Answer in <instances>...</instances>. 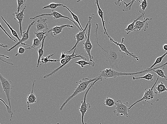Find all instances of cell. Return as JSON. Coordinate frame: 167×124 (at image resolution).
<instances>
[{
	"label": "cell",
	"instance_id": "1",
	"mask_svg": "<svg viewBox=\"0 0 167 124\" xmlns=\"http://www.w3.org/2000/svg\"><path fill=\"white\" fill-rule=\"evenodd\" d=\"M96 25V42L104 54L106 61L109 63L111 69L115 70L118 69L119 65L124 58L121 54V51L120 47L114 44L108 46H103L99 44L97 34L99 26L97 23Z\"/></svg>",
	"mask_w": 167,
	"mask_h": 124
},
{
	"label": "cell",
	"instance_id": "2",
	"mask_svg": "<svg viewBox=\"0 0 167 124\" xmlns=\"http://www.w3.org/2000/svg\"><path fill=\"white\" fill-rule=\"evenodd\" d=\"M103 78L101 76L99 75L98 77L90 79L89 78H83L82 80H81L78 82H76V83L78 84L76 88H75V90L73 92L72 94L67 98L65 102L63 103L60 108V111H62L63 108L65 107L66 105L69 103V101L71 100L72 99L76 97V96L79 94L80 93L84 92L86 90L90 83L93 82L96 80H100L102 81Z\"/></svg>",
	"mask_w": 167,
	"mask_h": 124
},
{
	"label": "cell",
	"instance_id": "3",
	"mask_svg": "<svg viewBox=\"0 0 167 124\" xmlns=\"http://www.w3.org/2000/svg\"><path fill=\"white\" fill-rule=\"evenodd\" d=\"M159 77L158 76L155 82L151 88L148 89L145 88V89L144 90V94L143 97L140 99V100L136 101L135 103L130 106V110L134 106L136 105V104L142 102L143 101H145V102H147L151 106L153 105L154 103L158 102L159 100L158 97V93L157 92L154 91V87H155L157 83L158 82L159 80Z\"/></svg>",
	"mask_w": 167,
	"mask_h": 124
},
{
	"label": "cell",
	"instance_id": "4",
	"mask_svg": "<svg viewBox=\"0 0 167 124\" xmlns=\"http://www.w3.org/2000/svg\"><path fill=\"white\" fill-rule=\"evenodd\" d=\"M148 72V70H145L141 71L135 73H123L119 72L114 70L110 68V69H106L101 71L100 75L104 79L107 80L111 78H116L121 76L138 75Z\"/></svg>",
	"mask_w": 167,
	"mask_h": 124
},
{
	"label": "cell",
	"instance_id": "5",
	"mask_svg": "<svg viewBox=\"0 0 167 124\" xmlns=\"http://www.w3.org/2000/svg\"><path fill=\"white\" fill-rule=\"evenodd\" d=\"M128 102L123 103L122 101L118 100L116 102V107L113 111L114 113L117 116H124L128 118H130L129 113L130 112V107H129Z\"/></svg>",
	"mask_w": 167,
	"mask_h": 124
},
{
	"label": "cell",
	"instance_id": "6",
	"mask_svg": "<svg viewBox=\"0 0 167 124\" xmlns=\"http://www.w3.org/2000/svg\"><path fill=\"white\" fill-rule=\"evenodd\" d=\"M92 17L93 16H89L88 17V19H89V21H88L89 22V27H88V35L87 39H86V41L84 43H83V49H84L85 52L87 53V55L89 57L90 61L95 62L93 60V57L91 54V51L93 47V45H92L90 40L91 32L92 28L91 20L92 19Z\"/></svg>",
	"mask_w": 167,
	"mask_h": 124
},
{
	"label": "cell",
	"instance_id": "7",
	"mask_svg": "<svg viewBox=\"0 0 167 124\" xmlns=\"http://www.w3.org/2000/svg\"><path fill=\"white\" fill-rule=\"evenodd\" d=\"M0 80L5 94L6 96L7 99L9 103V106L12 110L11 100V92L12 89V82L11 81L4 78L1 73L0 74Z\"/></svg>",
	"mask_w": 167,
	"mask_h": 124
},
{
	"label": "cell",
	"instance_id": "8",
	"mask_svg": "<svg viewBox=\"0 0 167 124\" xmlns=\"http://www.w3.org/2000/svg\"><path fill=\"white\" fill-rule=\"evenodd\" d=\"M100 80H96L95 81L93 82L91 84L90 87L88 88L86 92L85 93L84 95V99L81 102V105L79 108V111L81 114V121L82 124H85L84 123V117L86 113L87 112V111L88 109L91 108V105L90 103H87L86 102V98L88 92L90 91V90L91 89L93 86H94L95 83Z\"/></svg>",
	"mask_w": 167,
	"mask_h": 124
},
{
	"label": "cell",
	"instance_id": "9",
	"mask_svg": "<svg viewBox=\"0 0 167 124\" xmlns=\"http://www.w3.org/2000/svg\"><path fill=\"white\" fill-rule=\"evenodd\" d=\"M76 49V48H75L74 49V51H73L72 54L69 55L67 54L65 58V59L66 60V62L65 64L64 65L62 66L61 65L60 66L57 68V69H55L54 70L52 71L51 72L50 74L46 75H44L43 78H47L51 76H52V75H54L55 73H56L58 71H59L60 69H62V68L64 67L67 64H68V63H69L71 61L72 59H75V58H80L83 60H87V59H86V58L85 57L82 56V54H75V53Z\"/></svg>",
	"mask_w": 167,
	"mask_h": 124
},
{
	"label": "cell",
	"instance_id": "10",
	"mask_svg": "<svg viewBox=\"0 0 167 124\" xmlns=\"http://www.w3.org/2000/svg\"><path fill=\"white\" fill-rule=\"evenodd\" d=\"M45 16L53 17V18L55 19H58L60 18H65L69 19V20H70V21L72 22H73V23L75 24V26L77 27V28L80 30V31H83L81 29L79 26H78V25L75 21L69 18V17L63 16V15L59 13V12H58L56 11H54V10H52V12L51 13H50L40 14L38 15V16H37L34 17L30 18V19L33 20L37 18Z\"/></svg>",
	"mask_w": 167,
	"mask_h": 124
},
{
	"label": "cell",
	"instance_id": "11",
	"mask_svg": "<svg viewBox=\"0 0 167 124\" xmlns=\"http://www.w3.org/2000/svg\"><path fill=\"white\" fill-rule=\"evenodd\" d=\"M143 17L144 20L143 21H138L136 22L135 28L132 31L129 32L127 33V34H128L131 32H133L140 31H143L146 32L149 27V24L147 21L149 20L152 19V18H146L144 14Z\"/></svg>",
	"mask_w": 167,
	"mask_h": 124
},
{
	"label": "cell",
	"instance_id": "12",
	"mask_svg": "<svg viewBox=\"0 0 167 124\" xmlns=\"http://www.w3.org/2000/svg\"><path fill=\"white\" fill-rule=\"evenodd\" d=\"M110 40L111 42L113 43L114 44L117 45V46L119 47L121 51L124 52V53H125V54L126 55V56L132 57L134 59H135L136 60H137V61H140V59H139L138 57L136 56V55L133 54V53H131L130 51H129L125 45L123 43L124 40H125V38H122V40H121V43L116 42L113 39Z\"/></svg>",
	"mask_w": 167,
	"mask_h": 124
},
{
	"label": "cell",
	"instance_id": "13",
	"mask_svg": "<svg viewBox=\"0 0 167 124\" xmlns=\"http://www.w3.org/2000/svg\"><path fill=\"white\" fill-rule=\"evenodd\" d=\"M89 24V22L88 21L87 23L86 26L85 28L84 29V31H81L78 32V34L75 35L74 36V38L76 40V44L74 45V47L72 48V49L69 50V51H68L67 52V53H70L73 50L75 49V48H76L77 45L80 42L82 41V40L84 39H86L87 35L86 34L85 31L86 29H87L88 26Z\"/></svg>",
	"mask_w": 167,
	"mask_h": 124
},
{
	"label": "cell",
	"instance_id": "14",
	"mask_svg": "<svg viewBox=\"0 0 167 124\" xmlns=\"http://www.w3.org/2000/svg\"><path fill=\"white\" fill-rule=\"evenodd\" d=\"M35 24V21H34L30 23L26 31H25L23 32L22 34V39L20 41L18 42L16 44L14 45L13 47L10 48V49L7 50V51H10L12 49H14V48H16L19 44H21L22 43H24L25 42L27 41L29 39V31L30 28L33 25Z\"/></svg>",
	"mask_w": 167,
	"mask_h": 124
},
{
	"label": "cell",
	"instance_id": "15",
	"mask_svg": "<svg viewBox=\"0 0 167 124\" xmlns=\"http://www.w3.org/2000/svg\"><path fill=\"white\" fill-rule=\"evenodd\" d=\"M36 80H34L32 82V89L31 92L28 94L27 98V105L28 110L30 111V105L37 102V98L34 92V85Z\"/></svg>",
	"mask_w": 167,
	"mask_h": 124
},
{
	"label": "cell",
	"instance_id": "16",
	"mask_svg": "<svg viewBox=\"0 0 167 124\" xmlns=\"http://www.w3.org/2000/svg\"><path fill=\"white\" fill-rule=\"evenodd\" d=\"M65 27H68L69 28L72 29L74 28V27H73V25L64 24L61 25V26H56L53 27L48 32H51L52 36L53 37H55L61 34L62 32L63 29Z\"/></svg>",
	"mask_w": 167,
	"mask_h": 124
},
{
	"label": "cell",
	"instance_id": "17",
	"mask_svg": "<svg viewBox=\"0 0 167 124\" xmlns=\"http://www.w3.org/2000/svg\"><path fill=\"white\" fill-rule=\"evenodd\" d=\"M26 8V6H25L23 9L22 11H20L19 13L15 12L12 14V15L15 17L14 19H17L18 21V23L19 25L20 33H21V36H22V34H23V32L22 31V23L25 17L24 12Z\"/></svg>",
	"mask_w": 167,
	"mask_h": 124
},
{
	"label": "cell",
	"instance_id": "18",
	"mask_svg": "<svg viewBox=\"0 0 167 124\" xmlns=\"http://www.w3.org/2000/svg\"><path fill=\"white\" fill-rule=\"evenodd\" d=\"M95 3L97 6L98 8V13L99 16L101 20H102V23L103 25V27L104 29V34L105 35H107V37L110 39H112V38H111L109 34H108V33L107 31V29H106L105 26V22L104 19L103 17V14L104 12L103 11L102 9H101L100 7V5L98 1H95Z\"/></svg>",
	"mask_w": 167,
	"mask_h": 124
},
{
	"label": "cell",
	"instance_id": "19",
	"mask_svg": "<svg viewBox=\"0 0 167 124\" xmlns=\"http://www.w3.org/2000/svg\"><path fill=\"white\" fill-rule=\"evenodd\" d=\"M37 32L42 31L43 29L49 30L47 24V20L46 18H40L37 20L36 23Z\"/></svg>",
	"mask_w": 167,
	"mask_h": 124
},
{
	"label": "cell",
	"instance_id": "20",
	"mask_svg": "<svg viewBox=\"0 0 167 124\" xmlns=\"http://www.w3.org/2000/svg\"><path fill=\"white\" fill-rule=\"evenodd\" d=\"M47 35H45L44 39H43L41 47L37 50V52L39 55V58L37 60V67H39V65L40 63V60H41V58L42 57L43 55L44 54V42L45 39H46V38L47 37Z\"/></svg>",
	"mask_w": 167,
	"mask_h": 124
},
{
	"label": "cell",
	"instance_id": "21",
	"mask_svg": "<svg viewBox=\"0 0 167 124\" xmlns=\"http://www.w3.org/2000/svg\"><path fill=\"white\" fill-rule=\"evenodd\" d=\"M140 12L142 14V15H141V16L138 17L136 19L134 20V21L132 23L129 24L127 27L125 29V31L126 32H127V33L132 31L134 28H135L136 22L138 21V20L141 18L143 17L144 14L140 11Z\"/></svg>",
	"mask_w": 167,
	"mask_h": 124
},
{
	"label": "cell",
	"instance_id": "22",
	"mask_svg": "<svg viewBox=\"0 0 167 124\" xmlns=\"http://www.w3.org/2000/svg\"><path fill=\"white\" fill-rule=\"evenodd\" d=\"M76 64L80 66V67L82 68H84L85 66L88 65L91 66L92 67H94L95 65V62H88L86 60H80L78 61L75 62Z\"/></svg>",
	"mask_w": 167,
	"mask_h": 124
},
{
	"label": "cell",
	"instance_id": "23",
	"mask_svg": "<svg viewBox=\"0 0 167 124\" xmlns=\"http://www.w3.org/2000/svg\"><path fill=\"white\" fill-rule=\"evenodd\" d=\"M63 7L65 8L68 10V11H69L70 13L71 14V16H72L73 20H74V21L78 25V26H79L80 27L81 29L83 31H84V29L83 28L81 25V24L79 18H78V17L77 15H76L75 14L73 13L71 11L70 9L68 8L66 6H63Z\"/></svg>",
	"mask_w": 167,
	"mask_h": 124
},
{
	"label": "cell",
	"instance_id": "24",
	"mask_svg": "<svg viewBox=\"0 0 167 124\" xmlns=\"http://www.w3.org/2000/svg\"><path fill=\"white\" fill-rule=\"evenodd\" d=\"M1 18L2 20H3L4 22H5V23L7 24V26L9 28L10 31H11L12 35H13L14 37L17 38V39L18 40L19 42L20 41V40H21V39L19 38V35L18 34H17L16 31H15V30L12 28V27L10 26L8 23L6 21V20L3 17L1 16Z\"/></svg>",
	"mask_w": 167,
	"mask_h": 124
},
{
	"label": "cell",
	"instance_id": "25",
	"mask_svg": "<svg viewBox=\"0 0 167 124\" xmlns=\"http://www.w3.org/2000/svg\"><path fill=\"white\" fill-rule=\"evenodd\" d=\"M154 75L151 74L150 73H148L145 75L143 76L142 77H133L132 79L134 80H136L145 79L146 80L149 81H153L154 80Z\"/></svg>",
	"mask_w": 167,
	"mask_h": 124
},
{
	"label": "cell",
	"instance_id": "26",
	"mask_svg": "<svg viewBox=\"0 0 167 124\" xmlns=\"http://www.w3.org/2000/svg\"><path fill=\"white\" fill-rule=\"evenodd\" d=\"M157 93L160 94L164 92H167V87L164 84L163 82H161L160 84L157 85L156 87Z\"/></svg>",
	"mask_w": 167,
	"mask_h": 124
},
{
	"label": "cell",
	"instance_id": "27",
	"mask_svg": "<svg viewBox=\"0 0 167 124\" xmlns=\"http://www.w3.org/2000/svg\"><path fill=\"white\" fill-rule=\"evenodd\" d=\"M115 101L113 99L107 97L105 98V102L103 103V104L107 107H112L115 106Z\"/></svg>",
	"mask_w": 167,
	"mask_h": 124
},
{
	"label": "cell",
	"instance_id": "28",
	"mask_svg": "<svg viewBox=\"0 0 167 124\" xmlns=\"http://www.w3.org/2000/svg\"><path fill=\"white\" fill-rule=\"evenodd\" d=\"M167 54V52L165 53V54H164L163 55L160 57H158L155 60V62L154 63L153 65L151 66V67L149 68H146V70H150L152 69H153V68L155 66L157 65L160 64V63L164 59V58L165 57L166 55Z\"/></svg>",
	"mask_w": 167,
	"mask_h": 124
},
{
	"label": "cell",
	"instance_id": "29",
	"mask_svg": "<svg viewBox=\"0 0 167 124\" xmlns=\"http://www.w3.org/2000/svg\"><path fill=\"white\" fill-rule=\"evenodd\" d=\"M64 5L63 4L60 3H52L49 5L42 7L43 9H54L57 8V7L61 6H64Z\"/></svg>",
	"mask_w": 167,
	"mask_h": 124
},
{
	"label": "cell",
	"instance_id": "30",
	"mask_svg": "<svg viewBox=\"0 0 167 124\" xmlns=\"http://www.w3.org/2000/svg\"><path fill=\"white\" fill-rule=\"evenodd\" d=\"M163 70H164L162 68H159V69L153 70L152 71L155 72L159 77L164 78L166 80H167V75H165Z\"/></svg>",
	"mask_w": 167,
	"mask_h": 124
},
{
	"label": "cell",
	"instance_id": "31",
	"mask_svg": "<svg viewBox=\"0 0 167 124\" xmlns=\"http://www.w3.org/2000/svg\"><path fill=\"white\" fill-rule=\"evenodd\" d=\"M46 32L45 31L40 32H35L34 34L35 36L40 40V43L42 41L43 39H44L45 34H46Z\"/></svg>",
	"mask_w": 167,
	"mask_h": 124
},
{
	"label": "cell",
	"instance_id": "32",
	"mask_svg": "<svg viewBox=\"0 0 167 124\" xmlns=\"http://www.w3.org/2000/svg\"><path fill=\"white\" fill-rule=\"evenodd\" d=\"M139 2V1H132L130 3H126L125 2H124V4L125 5V6L123 7V11L124 12H127L130 11L132 7V5L134 3Z\"/></svg>",
	"mask_w": 167,
	"mask_h": 124
},
{
	"label": "cell",
	"instance_id": "33",
	"mask_svg": "<svg viewBox=\"0 0 167 124\" xmlns=\"http://www.w3.org/2000/svg\"><path fill=\"white\" fill-rule=\"evenodd\" d=\"M26 2V1H25V0H23V1H22V0H17V3L18 4V7L17 8V13H19L21 11H20V9H21V8L23 5H25V2Z\"/></svg>",
	"mask_w": 167,
	"mask_h": 124
},
{
	"label": "cell",
	"instance_id": "34",
	"mask_svg": "<svg viewBox=\"0 0 167 124\" xmlns=\"http://www.w3.org/2000/svg\"><path fill=\"white\" fill-rule=\"evenodd\" d=\"M140 3V7L141 8L143 11H145L147 7L148 6V3L146 0H143L142 1H139Z\"/></svg>",
	"mask_w": 167,
	"mask_h": 124
},
{
	"label": "cell",
	"instance_id": "35",
	"mask_svg": "<svg viewBox=\"0 0 167 124\" xmlns=\"http://www.w3.org/2000/svg\"><path fill=\"white\" fill-rule=\"evenodd\" d=\"M40 44V40L37 38H35L33 40V43L32 45V48L35 49L37 47H39Z\"/></svg>",
	"mask_w": 167,
	"mask_h": 124
},
{
	"label": "cell",
	"instance_id": "36",
	"mask_svg": "<svg viewBox=\"0 0 167 124\" xmlns=\"http://www.w3.org/2000/svg\"><path fill=\"white\" fill-rule=\"evenodd\" d=\"M31 47H29L25 49L24 48L22 47H19L18 50V52H17V54L15 55H16V56L19 54H24L25 50L27 49H31Z\"/></svg>",
	"mask_w": 167,
	"mask_h": 124
},
{
	"label": "cell",
	"instance_id": "37",
	"mask_svg": "<svg viewBox=\"0 0 167 124\" xmlns=\"http://www.w3.org/2000/svg\"><path fill=\"white\" fill-rule=\"evenodd\" d=\"M1 101H2V102H3L4 103V104L5 105V106H6L7 111V112L10 113V114H11V119H10V121H11L12 120V115H13V113L12 112V110H11V108H10L9 106L7 105V104L5 102L4 100H2V99H1Z\"/></svg>",
	"mask_w": 167,
	"mask_h": 124
},
{
	"label": "cell",
	"instance_id": "38",
	"mask_svg": "<svg viewBox=\"0 0 167 124\" xmlns=\"http://www.w3.org/2000/svg\"><path fill=\"white\" fill-rule=\"evenodd\" d=\"M1 28L2 30H3V31L5 33V34H7V36H8L9 37V38L10 39H12V40H13V41L14 42H16V40H15V39H12V38L11 36H10V35L8 34H7V31H6V30H5L4 28H3V27H2V25L1 23Z\"/></svg>",
	"mask_w": 167,
	"mask_h": 124
},
{
	"label": "cell",
	"instance_id": "39",
	"mask_svg": "<svg viewBox=\"0 0 167 124\" xmlns=\"http://www.w3.org/2000/svg\"><path fill=\"white\" fill-rule=\"evenodd\" d=\"M66 55L67 54H66L65 52H62L61 54V55L60 60L65 59V58L66 57Z\"/></svg>",
	"mask_w": 167,
	"mask_h": 124
},
{
	"label": "cell",
	"instance_id": "40",
	"mask_svg": "<svg viewBox=\"0 0 167 124\" xmlns=\"http://www.w3.org/2000/svg\"><path fill=\"white\" fill-rule=\"evenodd\" d=\"M121 2H123V1H116L115 3L116 5H118V6H121Z\"/></svg>",
	"mask_w": 167,
	"mask_h": 124
},
{
	"label": "cell",
	"instance_id": "41",
	"mask_svg": "<svg viewBox=\"0 0 167 124\" xmlns=\"http://www.w3.org/2000/svg\"><path fill=\"white\" fill-rule=\"evenodd\" d=\"M66 62V60L65 59L60 60V63L62 65V66L65 64Z\"/></svg>",
	"mask_w": 167,
	"mask_h": 124
},
{
	"label": "cell",
	"instance_id": "42",
	"mask_svg": "<svg viewBox=\"0 0 167 124\" xmlns=\"http://www.w3.org/2000/svg\"><path fill=\"white\" fill-rule=\"evenodd\" d=\"M163 49L165 52H167V44L163 45Z\"/></svg>",
	"mask_w": 167,
	"mask_h": 124
},
{
	"label": "cell",
	"instance_id": "43",
	"mask_svg": "<svg viewBox=\"0 0 167 124\" xmlns=\"http://www.w3.org/2000/svg\"><path fill=\"white\" fill-rule=\"evenodd\" d=\"M1 60H2V61H3V62H4L5 63H7V64H9L10 65H14V64H13V63H9V62H7V61H4V60L3 59H2V58H1Z\"/></svg>",
	"mask_w": 167,
	"mask_h": 124
},
{
	"label": "cell",
	"instance_id": "44",
	"mask_svg": "<svg viewBox=\"0 0 167 124\" xmlns=\"http://www.w3.org/2000/svg\"><path fill=\"white\" fill-rule=\"evenodd\" d=\"M1 46L2 47H3L4 49H6L7 47H8V45H4L3 44H1Z\"/></svg>",
	"mask_w": 167,
	"mask_h": 124
},
{
	"label": "cell",
	"instance_id": "45",
	"mask_svg": "<svg viewBox=\"0 0 167 124\" xmlns=\"http://www.w3.org/2000/svg\"><path fill=\"white\" fill-rule=\"evenodd\" d=\"M1 56L2 57H4L5 58H6V59H9V57L5 56V55H3L1 54Z\"/></svg>",
	"mask_w": 167,
	"mask_h": 124
},
{
	"label": "cell",
	"instance_id": "46",
	"mask_svg": "<svg viewBox=\"0 0 167 124\" xmlns=\"http://www.w3.org/2000/svg\"><path fill=\"white\" fill-rule=\"evenodd\" d=\"M85 124H88L87 123H86ZM100 124H102V123H100Z\"/></svg>",
	"mask_w": 167,
	"mask_h": 124
},
{
	"label": "cell",
	"instance_id": "47",
	"mask_svg": "<svg viewBox=\"0 0 167 124\" xmlns=\"http://www.w3.org/2000/svg\"><path fill=\"white\" fill-rule=\"evenodd\" d=\"M57 124H60V123H57Z\"/></svg>",
	"mask_w": 167,
	"mask_h": 124
},
{
	"label": "cell",
	"instance_id": "48",
	"mask_svg": "<svg viewBox=\"0 0 167 124\" xmlns=\"http://www.w3.org/2000/svg\"></svg>",
	"mask_w": 167,
	"mask_h": 124
}]
</instances>
